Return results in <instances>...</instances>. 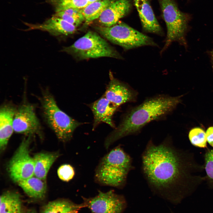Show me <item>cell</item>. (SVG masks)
<instances>
[{"instance_id":"6da1fadb","label":"cell","mask_w":213,"mask_h":213,"mask_svg":"<svg viewBox=\"0 0 213 213\" xmlns=\"http://www.w3.org/2000/svg\"><path fill=\"white\" fill-rule=\"evenodd\" d=\"M142 159L143 171L150 186L170 200L180 201L205 181L203 164L189 150L175 146L170 137L158 145L150 140Z\"/></svg>"},{"instance_id":"7a4b0ae2","label":"cell","mask_w":213,"mask_h":213,"mask_svg":"<svg viewBox=\"0 0 213 213\" xmlns=\"http://www.w3.org/2000/svg\"><path fill=\"white\" fill-rule=\"evenodd\" d=\"M181 97L160 95L146 99L133 108L125 114L118 126L106 138L105 148L107 149L122 137L137 134L149 122L165 117L181 102Z\"/></svg>"},{"instance_id":"3957f363","label":"cell","mask_w":213,"mask_h":213,"mask_svg":"<svg viewBox=\"0 0 213 213\" xmlns=\"http://www.w3.org/2000/svg\"><path fill=\"white\" fill-rule=\"evenodd\" d=\"M133 168L131 158L118 146L101 159L95 171V180L102 185L121 188Z\"/></svg>"},{"instance_id":"277c9868","label":"cell","mask_w":213,"mask_h":213,"mask_svg":"<svg viewBox=\"0 0 213 213\" xmlns=\"http://www.w3.org/2000/svg\"><path fill=\"white\" fill-rule=\"evenodd\" d=\"M41 103L45 120L57 138L64 142L71 140L75 129L82 123L62 111L48 91L43 93Z\"/></svg>"},{"instance_id":"5b68a950","label":"cell","mask_w":213,"mask_h":213,"mask_svg":"<svg viewBox=\"0 0 213 213\" xmlns=\"http://www.w3.org/2000/svg\"><path fill=\"white\" fill-rule=\"evenodd\" d=\"M62 51L78 60L107 57L122 59L120 54L96 33L89 31Z\"/></svg>"},{"instance_id":"8992f818","label":"cell","mask_w":213,"mask_h":213,"mask_svg":"<svg viewBox=\"0 0 213 213\" xmlns=\"http://www.w3.org/2000/svg\"><path fill=\"white\" fill-rule=\"evenodd\" d=\"M159 1L167 30L164 45L161 51L162 53L173 42L185 45V34L190 17L189 14L180 10L173 0Z\"/></svg>"},{"instance_id":"52a82bcc","label":"cell","mask_w":213,"mask_h":213,"mask_svg":"<svg viewBox=\"0 0 213 213\" xmlns=\"http://www.w3.org/2000/svg\"><path fill=\"white\" fill-rule=\"evenodd\" d=\"M95 29L107 40L125 50L144 46L157 45L151 38L123 22H118L109 27L97 26Z\"/></svg>"},{"instance_id":"ba28073f","label":"cell","mask_w":213,"mask_h":213,"mask_svg":"<svg viewBox=\"0 0 213 213\" xmlns=\"http://www.w3.org/2000/svg\"><path fill=\"white\" fill-rule=\"evenodd\" d=\"M31 136L24 138L8 165L9 176L17 183L34 176V159L29 151Z\"/></svg>"},{"instance_id":"9c48e42d","label":"cell","mask_w":213,"mask_h":213,"mask_svg":"<svg viewBox=\"0 0 213 213\" xmlns=\"http://www.w3.org/2000/svg\"><path fill=\"white\" fill-rule=\"evenodd\" d=\"M83 199L85 205L94 213H122L127 205L124 196L112 190L99 191L95 197Z\"/></svg>"},{"instance_id":"30bf717a","label":"cell","mask_w":213,"mask_h":213,"mask_svg":"<svg viewBox=\"0 0 213 213\" xmlns=\"http://www.w3.org/2000/svg\"><path fill=\"white\" fill-rule=\"evenodd\" d=\"M14 131L27 135H41L42 128L33 106L24 102L17 109L13 122Z\"/></svg>"},{"instance_id":"8fae6325","label":"cell","mask_w":213,"mask_h":213,"mask_svg":"<svg viewBox=\"0 0 213 213\" xmlns=\"http://www.w3.org/2000/svg\"><path fill=\"white\" fill-rule=\"evenodd\" d=\"M110 81L104 96L110 102L117 107L128 102H135L137 92L125 83L114 78L109 73Z\"/></svg>"},{"instance_id":"7c38bea8","label":"cell","mask_w":213,"mask_h":213,"mask_svg":"<svg viewBox=\"0 0 213 213\" xmlns=\"http://www.w3.org/2000/svg\"><path fill=\"white\" fill-rule=\"evenodd\" d=\"M23 23L28 27L26 31L40 30L48 32L54 36H67L72 34L76 31L77 28L63 19L53 15L42 23Z\"/></svg>"},{"instance_id":"4fadbf2b","label":"cell","mask_w":213,"mask_h":213,"mask_svg":"<svg viewBox=\"0 0 213 213\" xmlns=\"http://www.w3.org/2000/svg\"><path fill=\"white\" fill-rule=\"evenodd\" d=\"M131 6L130 0H114L98 18L100 26L109 27L116 24L128 14Z\"/></svg>"},{"instance_id":"5bb4252c","label":"cell","mask_w":213,"mask_h":213,"mask_svg":"<svg viewBox=\"0 0 213 213\" xmlns=\"http://www.w3.org/2000/svg\"><path fill=\"white\" fill-rule=\"evenodd\" d=\"M144 31L163 36L162 29L155 17L148 0H133Z\"/></svg>"},{"instance_id":"9a60e30c","label":"cell","mask_w":213,"mask_h":213,"mask_svg":"<svg viewBox=\"0 0 213 213\" xmlns=\"http://www.w3.org/2000/svg\"><path fill=\"white\" fill-rule=\"evenodd\" d=\"M90 107L94 117L93 130L101 122L105 123L115 128L112 118L118 107L110 102L104 95L91 104Z\"/></svg>"},{"instance_id":"2e32d148","label":"cell","mask_w":213,"mask_h":213,"mask_svg":"<svg viewBox=\"0 0 213 213\" xmlns=\"http://www.w3.org/2000/svg\"><path fill=\"white\" fill-rule=\"evenodd\" d=\"M17 108L12 104H2L0 109V149L3 151L14 131L13 122Z\"/></svg>"},{"instance_id":"e0dca14e","label":"cell","mask_w":213,"mask_h":213,"mask_svg":"<svg viewBox=\"0 0 213 213\" xmlns=\"http://www.w3.org/2000/svg\"><path fill=\"white\" fill-rule=\"evenodd\" d=\"M25 193L30 198L36 200H43L46 191L45 180L34 175L17 183Z\"/></svg>"},{"instance_id":"ac0fdd59","label":"cell","mask_w":213,"mask_h":213,"mask_svg":"<svg viewBox=\"0 0 213 213\" xmlns=\"http://www.w3.org/2000/svg\"><path fill=\"white\" fill-rule=\"evenodd\" d=\"M59 156L58 153H40L33 157L34 161V175L45 180L51 166Z\"/></svg>"},{"instance_id":"d6986e66","label":"cell","mask_w":213,"mask_h":213,"mask_svg":"<svg viewBox=\"0 0 213 213\" xmlns=\"http://www.w3.org/2000/svg\"><path fill=\"white\" fill-rule=\"evenodd\" d=\"M0 213H24V208L20 194L7 191L0 196Z\"/></svg>"},{"instance_id":"ffe728a7","label":"cell","mask_w":213,"mask_h":213,"mask_svg":"<svg viewBox=\"0 0 213 213\" xmlns=\"http://www.w3.org/2000/svg\"><path fill=\"white\" fill-rule=\"evenodd\" d=\"M81 205L76 204L66 199L50 201L44 205L41 213H78Z\"/></svg>"},{"instance_id":"44dd1931","label":"cell","mask_w":213,"mask_h":213,"mask_svg":"<svg viewBox=\"0 0 213 213\" xmlns=\"http://www.w3.org/2000/svg\"><path fill=\"white\" fill-rule=\"evenodd\" d=\"M114 0H99L81 9L86 25L98 19L106 7Z\"/></svg>"},{"instance_id":"7402d4cb","label":"cell","mask_w":213,"mask_h":213,"mask_svg":"<svg viewBox=\"0 0 213 213\" xmlns=\"http://www.w3.org/2000/svg\"><path fill=\"white\" fill-rule=\"evenodd\" d=\"M53 15L63 19L76 27L85 21L81 9L72 8L66 9L55 12Z\"/></svg>"},{"instance_id":"603a6c76","label":"cell","mask_w":213,"mask_h":213,"mask_svg":"<svg viewBox=\"0 0 213 213\" xmlns=\"http://www.w3.org/2000/svg\"><path fill=\"white\" fill-rule=\"evenodd\" d=\"M99 0H46L54 8L55 12L69 8L82 9Z\"/></svg>"},{"instance_id":"cb8c5ba5","label":"cell","mask_w":213,"mask_h":213,"mask_svg":"<svg viewBox=\"0 0 213 213\" xmlns=\"http://www.w3.org/2000/svg\"><path fill=\"white\" fill-rule=\"evenodd\" d=\"M205 149L203 164L205 172L204 182L209 188L213 189V149L207 147Z\"/></svg>"},{"instance_id":"d4e9b609","label":"cell","mask_w":213,"mask_h":213,"mask_svg":"<svg viewBox=\"0 0 213 213\" xmlns=\"http://www.w3.org/2000/svg\"><path fill=\"white\" fill-rule=\"evenodd\" d=\"M188 137L191 143L194 146L200 148H207L206 133L200 127H195L189 131Z\"/></svg>"},{"instance_id":"484cf974","label":"cell","mask_w":213,"mask_h":213,"mask_svg":"<svg viewBox=\"0 0 213 213\" xmlns=\"http://www.w3.org/2000/svg\"><path fill=\"white\" fill-rule=\"evenodd\" d=\"M57 173L59 179L65 182H68L72 180L75 174L73 167L67 164L61 165L58 169Z\"/></svg>"},{"instance_id":"4316f807","label":"cell","mask_w":213,"mask_h":213,"mask_svg":"<svg viewBox=\"0 0 213 213\" xmlns=\"http://www.w3.org/2000/svg\"><path fill=\"white\" fill-rule=\"evenodd\" d=\"M206 133L207 142L213 148V126L209 127Z\"/></svg>"},{"instance_id":"83f0119b","label":"cell","mask_w":213,"mask_h":213,"mask_svg":"<svg viewBox=\"0 0 213 213\" xmlns=\"http://www.w3.org/2000/svg\"><path fill=\"white\" fill-rule=\"evenodd\" d=\"M26 213H37L36 211L33 209H30L27 211Z\"/></svg>"},{"instance_id":"f1b7e54d","label":"cell","mask_w":213,"mask_h":213,"mask_svg":"<svg viewBox=\"0 0 213 213\" xmlns=\"http://www.w3.org/2000/svg\"><path fill=\"white\" fill-rule=\"evenodd\" d=\"M210 55L213 67V49L210 52Z\"/></svg>"},{"instance_id":"f546056e","label":"cell","mask_w":213,"mask_h":213,"mask_svg":"<svg viewBox=\"0 0 213 213\" xmlns=\"http://www.w3.org/2000/svg\"><path fill=\"white\" fill-rule=\"evenodd\" d=\"M172 213H173V212H172Z\"/></svg>"}]
</instances>
